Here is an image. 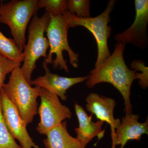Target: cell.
I'll return each instance as SVG.
<instances>
[{"label": "cell", "mask_w": 148, "mask_h": 148, "mask_svg": "<svg viewBox=\"0 0 148 148\" xmlns=\"http://www.w3.org/2000/svg\"><path fill=\"white\" fill-rule=\"evenodd\" d=\"M43 67L45 71L43 76H40L32 80L30 85H35L46 89L51 93L60 97L61 100H67L66 91L77 84L86 81L88 76L77 77H67L52 73L48 67L47 64L43 63Z\"/></svg>", "instance_id": "cell-10"}, {"label": "cell", "mask_w": 148, "mask_h": 148, "mask_svg": "<svg viewBox=\"0 0 148 148\" xmlns=\"http://www.w3.org/2000/svg\"><path fill=\"white\" fill-rule=\"evenodd\" d=\"M50 16V22L45 31L50 49L43 63L52 64L54 70H63L69 73V66L64 59L63 51L68 52L70 64L74 68L78 66L79 54L75 53L69 46L68 33L70 27L65 16Z\"/></svg>", "instance_id": "cell-3"}, {"label": "cell", "mask_w": 148, "mask_h": 148, "mask_svg": "<svg viewBox=\"0 0 148 148\" xmlns=\"http://www.w3.org/2000/svg\"><path fill=\"white\" fill-rule=\"evenodd\" d=\"M0 53L10 61L21 63L24 61V55L13 39L5 36L0 31Z\"/></svg>", "instance_id": "cell-15"}, {"label": "cell", "mask_w": 148, "mask_h": 148, "mask_svg": "<svg viewBox=\"0 0 148 148\" xmlns=\"http://www.w3.org/2000/svg\"><path fill=\"white\" fill-rule=\"evenodd\" d=\"M125 45L118 42L110 56L103 63L94 67L86 81L88 88H92L101 83H108L117 89L121 94L126 113H132L130 99L131 86L138 79V73L129 69L125 64L123 52Z\"/></svg>", "instance_id": "cell-1"}, {"label": "cell", "mask_w": 148, "mask_h": 148, "mask_svg": "<svg viewBox=\"0 0 148 148\" xmlns=\"http://www.w3.org/2000/svg\"><path fill=\"white\" fill-rule=\"evenodd\" d=\"M38 5L39 9L45 8V10L53 16L63 15L68 10L67 0H39L38 1Z\"/></svg>", "instance_id": "cell-16"}, {"label": "cell", "mask_w": 148, "mask_h": 148, "mask_svg": "<svg viewBox=\"0 0 148 148\" xmlns=\"http://www.w3.org/2000/svg\"><path fill=\"white\" fill-rule=\"evenodd\" d=\"M75 111L79 126L75 128L76 138L86 147L93 138L98 137V140L104 137L105 130L102 129L104 122L101 121L94 122L92 121V114L89 116L82 106L77 103L75 104Z\"/></svg>", "instance_id": "cell-13"}, {"label": "cell", "mask_w": 148, "mask_h": 148, "mask_svg": "<svg viewBox=\"0 0 148 148\" xmlns=\"http://www.w3.org/2000/svg\"><path fill=\"white\" fill-rule=\"evenodd\" d=\"M40 88L30 85L24 78L20 67L12 72L8 82L3 86L6 96L15 106L27 125L33 121L38 113L37 100Z\"/></svg>", "instance_id": "cell-2"}, {"label": "cell", "mask_w": 148, "mask_h": 148, "mask_svg": "<svg viewBox=\"0 0 148 148\" xmlns=\"http://www.w3.org/2000/svg\"><path fill=\"white\" fill-rule=\"evenodd\" d=\"M135 20L127 30L116 34L114 39L125 45L132 44L136 47L145 49L148 44L147 26L148 23V0H135Z\"/></svg>", "instance_id": "cell-8"}, {"label": "cell", "mask_w": 148, "mask_h": 148, "mask_svg": "<svg viewBox=\"0 0 148 148\" xmlns=\"http://www.w3.org/2000/svg\"><path fill=\"white\" fill-rule=\"evenodd\" d=\"M116 1H109L107 7L98 16L88 18L77 17L67 10L63 15L66 18L70 28L81 26L88 30L92 34L97 43L98 55L95 67L98 66L107 60L111 53L108 46V40L111 36L112 29L108 26L110 22V13L114 10Z\"/></svg>", "instance_id": "cell-6"}, {"label": "cell", "mask_w": 148, "mask_h": 148, "mask_svg": "<svg viewBox=\"0 0 148 148\" xmlns=\"http://www.w3.org/2000/svg\"><path fill=\"white\" fill-rule=\"evenodd\" d=\"M50 19V14L46 10L41 17L37 14L33 16L29 24L28 42L23 52L24 64L20 67L24 78L29 84L32 80V74L36 69L37 61L40 57L45 59L47 56L49 42L45 37V33Z\"/></svg>", "instance_id": "cell-5"}, {"label": "cell", "mask_w": 148, "mask_h": 148, "mask_svg": "<svg viewBox=\"0 0 148 148\" xmlns=\"http://www.w3.org/2000/svg\"><path fill=\"white\" fill-rule=\"evenodd\" d=\"M46 135L43 142L46 148H86L77 138L69 134L66 121L51 129Z\"/></svg>", "instance_id": "cell-14"}, {"label": "cell", "mask_w": 148, "mask_h": 148, "mask_svg": "<svg viewBox=\"0 0 148 148\" xmlns=\"http://www.w3.org/2000/svg\"><path fill=\"white\" fill-rule=\"evenodd\" d=\"M0 148H22L11 135L3 117L0 92Z\"/></svg>", "instance_id": "cell-17"}, {"label": "cell", "mask_w": 148, "mask_h": 148, "mask_svg": "<svg viewBox=\"0 0 148 148\" xmlns=\"http://www.w3.org/2000/svg\"><path fill=\"white\" fill-rule=\"evenodd\" d=\"M90 3L89 0H68V11L79 18H90Z\"/></svg>", "instance_id": "cell-18"}, {"label": "cell", "mask_w": 148, "mask_h": 148, "mask_svg": "<svg viewBox=\"0 0 148 148\" xmlns=\"http://www.w3.org/2000/svg\"><path fill=\"white\" fill-rule=\"evenodd\" d=\"M0 92L3 117L11 135L14 140H18L22 148H39L29 135L27 129V125L20 116L15 106L6 96L2 88Z\"/></svg>", "instance_id": "cell-9"}, {"label": "cell", "mask_w": 148, "mask_h": 148, "mask_svg": "<svg viewBox=\"0 0 148 148\" xmlns=\"http://www.w3.org/2000/svg\"><path fill=\"white\" fill-rule=\"evenodd\" d=\"M38 0H12L0 3V23L9 27L13 39L21 52L26 45V32L39 10Z\"/></svg>", "instance_id": "cell-4"}, {"label": "cell", "mask_w": 148, "mask_h": 148, "mask_svg": "<svg viewBox=\"0 0 148 148\" xmlns=\"http://www.w3.org/2000/svg\"><path fill=\"white\" fill-rule=\"evenodd\" d=\"M86 102V109L88 112L95 115L100 121L106 122L110 125L113 140L115 130L121 122L119 119L114 117V109L116 105L114 99L91 92L87 95Z\"/></svg>", "instance_id": "cell-11"}, {"label": "cell", "mask_w": 148, "mask_h": 148, "mask_svg": "<svg viewBox=\"0 0 148 148\" xmlns=\"http://www.w3.org/2000/svg\"><path fill=\"white\" fill-rule=\"evenodd\" d=\"M140 116L132 113L125 114L122 117L119 126L115 132L112 140V148L115 146H121L123 148L126 143L131 140L140 141L142 135L148 134V118L145 122H139Z\"/></svg>", "instance_id": "cell-12"}, {"label": "cell", "mask_w": 148, "mask_h": 148, "mask_svg": "<svg viewBox=\"0 0 148 148\" xmlns=\"http://www.w3.org/2000/svg\"><path fill=\"white\" fill-rule=\"evenodd\" d=\"M21 63L10 61L0 53V90L4 84L8 74L11 73L14 69L21 66Z\"/></svg>", "instance_id": "cell-19"}, {"label": "cell", "mask_w": 148, "mask_h": 148, "mask_svg": "<svg viewBox=\"0 0 148 148\" xmlns=\"http://www.w3.org/2000/svg\"><path fill=\"white\" fill-rule=\"evenodd\" d=\"M41 100L38 109L40 121L37 125V131L46 135L51 129L66 119H71L72 113L69 107L63 105L59 98L45 88H41L39 92Z\"/></svg>", "instance_id": "cell-7"}, {"label": "cell", "mask_w": 148, "mask_h": 148, "mask_svg": "<svg viewBox=\"0 0 148 148\" xmlns=\"http://www.w3.org/2000/svg\"><path fill=\"white\" fill-rule=\"evenodd\" d=\"M131 69L134 71H140L138 73V79L139 83L143 89H146L148 86V67L145 66V61L140 60L132 61L130 65Z\"/></svg>", "instance_id": "cell-20"}]
</instances>
